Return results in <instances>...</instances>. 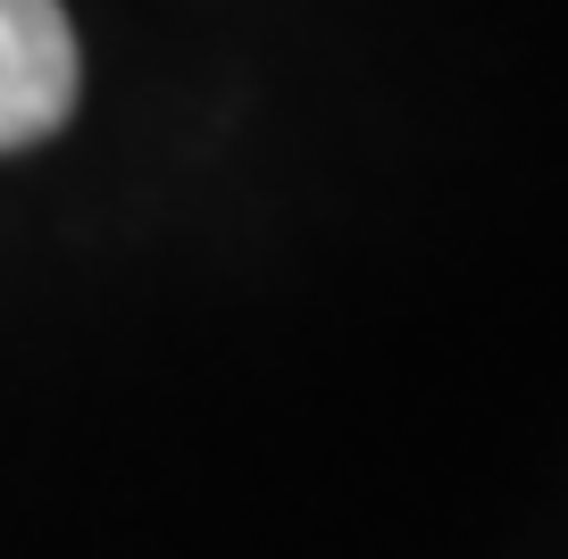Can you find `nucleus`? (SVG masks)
I'll use <instances>...</instances> for the list:
<instances>
[{
    "mask_svg": "<svg viewBox=\"0 0 568 559\" xmlns=\"http://www.w3.org/2000/svg\"><path fill=\"white\" fill-rule=\"evenodd\" d=\"M84 84L75 26L59 0H0V151L59 134Z\"/></svg>",
    "mask_w": 568,
    "mask_h": 559,
    "instance_id": "obj_1",
    "label": "nucleus"
}]
</instances>
